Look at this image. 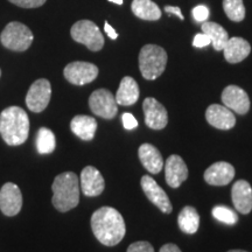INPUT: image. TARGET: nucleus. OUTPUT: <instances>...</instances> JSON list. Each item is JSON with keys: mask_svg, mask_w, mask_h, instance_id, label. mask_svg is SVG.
Returning a JSON list of instances; mask_svg holds the SVG:
<instances>
[{"mask_svg": "<svg viewBox=\"0 0 252 252\" xmlns=\"http://www.w3.org/2000/svg\"><path fill=\"white\" fill-rule=\"evenodd\" d=\"M91 229L96 238L105 247L121 243L126 232L121 213L111 207H102L91 216Z\"/></svg>", "mask_w": 252, "mask_h": 252, "instance_id": "obj_1", "label": "nucleus"}, {"mask_svg": "<svg viewBox=\"0 0 252 252\" xmlns=\"http://www.w3.org/2000/svg\"><path fill=\"white\" fill-rule=\"evenodd\" d=\"M0 134L9 146H19L30 134V118L24 109L9 106L0 113Z\"/></svg>", "mask_w": 252, "mask_h": 252, "instance_id": "obj_2", "label": "nucleus"}, {"mask_svg": "<svg viewBox=\"0 0 252 252\" xmlns=\"http://www.w3.org/2000/svg\"><path fill=\"white\" fill-rule=\"evenodd\" d=\"M52 202L59 212L67 213L80 202V180L74 172H64L56 176L52 186Z\"/></svg>", "mask_w": 252, "mask_h": 252, "instance_id": "obj_3", "label": "nucleus"}, {"mask_svg": "<svg viewBox=\"0 0 252 252\" xmlns=\"http://www.w3.org/2000/svg\"><path fill=\"white\" fill-rule=\"evenodd\" d=\"M167 64V53L157 45H146L139 53V69L144 78L153 81L161 76Z\"/></svg>", "mask_w": 252, "mask_h": 252, "instance_id": "obj_4", "label": "nucleus"}, {"mask_svg": "<svg viewBox=\"0 0 252 252\" xmlns=\"http://www.w3.org/2000/svg\"><path fill=\"white\" fill-rule=\"evenodd\" d=\"M33 33L30 28L18 21L9 23L0 34V41L2 46L14 52L27 50L33 42Z\"/></svg>", "mask_w": 252, "mask_h": 252, "instance_id": "obj_5", "label": "nucleus"}, {"mask_svg": "<svg viewBox=\"0 0 252 252\" xmlns=\"http://www.w3.org/2000/svg\"><path fill=\"white\" fill-rule=\"evenodd\" d=\"M71 37L93 52H98L104 46V37L98 26L90 20L77 21L70 31Z\"/></svg>", "mask_w": 252, "mask_h": 252, "instance_id": "obj_6", "label": "nucleus"}, {"mask_svg": "<svg viewBox=\"0 0 252 252\" xmlns=\"http://www.w3.org/2000/svg\"><path fill=\"white\" fill-rule=\"evenodd\" d=\"M52 96V86L46 78H40L32 84L26 94V104L32 112H42L48 106Z\"/></svg>", "mask_w": 252, "mask_h": 252, "instance_id": "obj_7", "label": "nucleus"}, {"mask_svg": "<svg viewBox=\"0 0 252 252\" xmlns=\"http://www.w3.org/2000/svg\"><path fill=\"white\" fill-rule=\"evenodd\" d=\"M89 106L94 115L105 119H112L118 112L115 96L106 89L94 91L89 98Z\"/></svg>", "mask_w": 252, "mask_h": 252, "instance_id": "obj_8", "label": "nucleus"}, {"mask_svg": "<svg viewBox=\"0 0 252 252\" xmlns=\"http://www.w3.org/2000/svg\"><path fill=\"white\" fill-rule=\"evenodd\" d=\"M63 74L69 83L75 86H84L96 80L98 76V68L93 63L76 61L65 65Z\"/></svg>", "mask_w": 252, "mask_h": 252, "instance_id": "obj_9", "label": "nucleus"}, {"mask_svg": "<svg viewBox=\"0 0 252 252\" xmlns=\"http://www.w3.org/2000/svg\"><path fill=\"white\" fill-rule=\"evenodd\" d=\"M141 188H143L145 195L157 208H159L162 213L171 214L173 210L172 203L167 196L166 191L153 180L152 176L144 175L140 180Z\"/></svg>", "mask_w": 252, "mask_h": 252, "instance_id": "obj_10", "label": "nucleus"}, {"mask_svg": "<svg viewBox=\"0 0 252 252\" xmlns=\"http://www.w3.org/2000/svg\"><path fill=\"white\" fill-rule=\"evenodd\" d=\"M23 207V194L15 184L7 182L0 189V210L6 216H15Z\"/></svg>", "mask_w": 252, "mask_h": 252, "instance_id": "obj_11", "label": "nucleus"}, {"mask_svg": "<svg viewBox=\"0 0 252 252\" xmlns=\"http://www.w3.org/2000/svg\"><path fill=\"white\" fill-rule=\"evenodd\" d=\"M143 109L145 113V124L152 130H162L168 123L167 110L156 98L149 97L144 100Z\"/></svg>", "mask_w": 252, "mask_h": 252, "instance_id": "obj_12", "label": "nucleus"}, {"mask_svg": "<svg viewBox=\"0 0 252 252\" xmlns=\"http://www.w3.org/2000/svg\"><path fill=\"white\" fill-rule=\"evenodd\" d=\"M81 190L88 197L98 196L103 193L105 182H104L103 175L97 168L93 166L84 167L81 173L80 178Z\"/></svg>", "mask_w": 252, "mask_h": 252, "instance_id": "obj_13", "label": "nucleus"}, {"mask_svg": "<svg viewBox=\"0 0 252 252\" xmlns=\"http://www.w3.org/2000/svg\"><path fill=\"white\" fill-rule=\"evenodd\" d=\"M222 102L226 108L238 115H245L250 110V98L248 94L237 86H229L223 90Z\"/></svg>", "mask_w": 252, "mask_h": 252, "instance_id": "obj_14", "label": "nucleus"}, {"mask_svg": "<svg viewBox=\"0 0 252 252\" xmlns=\"http://www.w3.org/2000/svg\"><path fill=\"white\" fill-rule=\"evenodd\" d=\"M166 182L169 187L179 188L188 178V168L180 156L173 154L165 163Z\"/></svg>", "mask_w": 252, "mask_h": 252, "instance_id": "obj_15", "label": "nucleus"}, {"mask_svg": "<svg viewBox=\"0 0 252 252\" xmlns=\"http://www.w3.org/2000/svg\"><path fill=\"white\" fill-rule=\"evenodd\" d=\"M206 119L219 130H230L236 125V117L226 106L212 104L206 111Z\"/></svg>", "mask_w": 252, "mask_h": 252, "instance_id": "obj_16", "label": "nucleus"}, {"mask_svg": "<svg viewBox=\"0 0 252 252\" xmlns=\"http://www.w3.org/2000/svg\"><path fill=\"white\" fill-rule=\"evenodd\" d=\"M235 168L231 163L220 161L213 163L204 172V180L212 186H226L234 180Z\"/></svg>", "mask_w": 252, "mask_h": 252, "instance_id": "obj_17", "label": "nucleus"}, {"mask_svg": "<svg viewBox=\"0 0 252 252\" xmlns=\"http://www.w3.org/2000/svg\"><path fill=\"white\" fill-rule=\"evenodd\" d=\"M232 202L236 210L247 215L252 210V188L245 180H238L231 190Z\"/></svg>", "mask_w": 252, "mask_h": 252, "instance_id": "obj_18", "label": "nucleus"}, {"mask_svg": "<svg viewBox=\"0 0 252 252\" xmlns=\"http://www.w3.org/2000/svg\"><path fill=\"white\" fill-rule=\"evenodd\" d=\"M224 58L229 63H239L250 55L251 46L242 37H230L224 48Z\"/></svg>", "mask_w": 252, "mask_h": 252, "instance_id": "obj_19", "label": "nucleus"}, {"mask_svg": "<svg viewBox=\"0 0 252 252\" xmlns=\"http://www.w3.org/2000/svg\"><path fill=\"white\" fill-rule=\"evenodd\" d=\"M139 159L147 172L158 174L163 167V159L161 153L156 146L151 144H143L138 151Z\"/></svg>", "mask_w": 252, "mask_h": 252, "instance_id": "obj_20", "label": "nucleus"}, {"mask_svg": "<svg viewBox=\"0 0 252 252\" xmlns=\"http://www.w3.org/2000/svg\"><path fill=\"white\" fill-rule=\"evenodd\" d=\"M115 98L118 105L123 106H130L137 103L139 98V87L135 80L130 76L123 78Z\"/></svg>", "mask_w": 252, "mask_h": 252, "instance_id": "obj_21", "label": "nucleus"}, {"mask_svg": "<svg viewBox=\"0 0 252 252\" xmlns=\"http://www.w3.org/2000/svg\"><path fill=\"white\" fill-rule=\"evenodd\" d=\"M70 128L72 133L84 141H90L94 139L97 130V122L90 116L80 115L72 118L70 123Z\"/></svg>", "mask_w": 252, "mask_h": 252, "instance_id": "obj_22", "label": "nucleus"}, {"mask_svg": "<svg viewBox=\"0 0 252 252\" xmlns=\"http://www.w3.org/2000/svg\"><path fill=\"white\" fill-rule=\"evenodd\" d=\"M131 8L135 17L143 20L156 21L161 18V11L159 6L152 0H133Z\"/></svg>", "mask_w": 252, "mask_h": 252, "instance_id": "obj_23", "label": "nucleus"}, {"mask_svg": "<svg viewBox=\"0 0 252 252\" xmlns=\"http://www.w3.org/2000/svg\"><path fill=\"white\" fill-rule=\"evenodd\" d=\"M201 28H202L203 33L208 35L210 41H212L214 49L217 50V52L223 50L229 40L228 32L220 26V25L212 23V21H204Z\"/></svg>", "mask_w": 252, "mask_h": 252, "instance_id": "obj_24", "label": "nucleus"}, {"mask_svg": "<svg viewBox=\"0 0 252 252\" xmlns=\"http://www.w3.org/2000/svg\"><path fill=\"white\" fill-rule=\"evenodd\" d=\"M178 223L181 231H184L185 234H195L200 225V216L196 209L194 207H185L179 214Z\"/></svg>", "mask_w": 252, "mask_h": 252, "instance_id": "obj_25", "label": "nucleus"}, {"mask_svg": "<svg viewBox=\"0 0 252 252\" xmlns=\"http://www.w3.org/2000/svg\"><path fill=\"white\" fill-rule=\"evenodd\" d=\"M56 147L55 135L47 127L39 128L36 134V149L40 154H50Z\"/></svg>", "mask_w": 252, "mask_h": 252, "instance_id": "obj_26", "label": "nucleus"}, {"mask_svg": "<svg viewBox=\"0 0 252 252\" xmlns=\"http://www.w3.org/2000/svg\"><path fill=\"white\" fill-rule=\"evenodd\" d=\"M223 9L230 20L239 23L245 18L243 0H223Z\"/></svg>", "mask_w": 252, "mask_h": 252, "instance_id": "obj_27", "label": "nucleus"}, {"mask_svg": "<svg viewBox=\"0 0 252 252\" xmlns=\"http://www.w3.org/2000/svg\"><path fill=\"white\" fill-rule=\"evenodd\" d=\"M213 216L217 220L228 225H234L238 222V216L234 210L225 206H216L213 208Z\"/></svg>", "mask_w": 252, "mask_h": 252, "instance_id": "obj_28", "label": "nucleus"}, {"mask_svg": "<svg viewBox=\"0 0 252 252\" xmlns=\"http://www.w3.org/2000/svg\"><path fill=\"white\" fill-rule=\"evenodd\" d=\"M126 252H154V248L152 244L149 243V242H135V243H132L130 247L127 248V251Z\"/></svg>", "mask_w": 252, "mask_h": 252, "instance_id": "obj_29", "label": "nucleus"}, {"mask_svg": "<svg viewBox=\"0 0 252 252\" xmlns=\"http://www.w3.org/2000/svg\"><path fill=\"white\" fill-rule=\"evenodd\" d=\"M12 4L23 8H36L42 6L47 0H9Z\"/></svg>", "mask_w": 252, "mask_h": 252, "instance_id": "obj_30", "label": "nucleus"}, {"mask_svg": "<svg viewBox=\"0 0 252 252\" xmlns=\"http://www.w3.org/2000/svg\"><path fill=\"white\" fill-rule=\"evenodd\" d=\"M193 17L197 23H204L209 18V9L207 6L198 5L193 9Z\"/></svg>", "mask_w": 252, "mask_h": 252, "instance_id": "obj_31", "label": "nucleus"}, {"mask_svg": "<svg viewBox=\"0 0 252 252\" xmlns=\"http://www.w3.org/2000/svg\"><path fill=\"white\" fill-rule=\"evenodd\" d=\"M122 121H123V125H124L126 130H133V128H135L138 126L137 119L133 117V115H131V113L128 112H126L123 115Z\"/></svg>", "mask_w": 252, "mask_h": 252, "instance_id": "obj_32", "label": "nucleus"}, {"mask_svg": "<svg viewBox=\"0 0 252 252\" xmlns=\"http://www.w3.org/2000/svg\"><path fill=\"white\" fill-rule=\"evenodd\" d=\"M209 43H212V41H210L209 37H208V35H206L204 33L196 34L193 40V46L197 47V48H203V47L208 46Z\"/></svg>", "mask_w": 252, "mask_h": 252, "instance_id": "obj_33", "label": "nucleus"}, {"mask_svg": "<svg viewBox=\"0 0 252 252\" xmlns=\"http://www.w3.org/2000/svg\"><path fill=\"white\" fill-rule=\"evenodd\" d=\"M104 30H105V33L108 34L109 37L111 40H116L118 37L117 32L115 31V28H113L111 25L108 23V21H105V24H104Z\"/></svg>", "mask_w": 252, "mask_h": 252, "instance_id": "obj_34", "label": "nucleus"}, {"mask_svg": "<svg viewBox=\"0 0 252 252\" xmlns=\"http://www.w3.org/2000/svg\"><path fill=\"white\" fill-rule=\"evenodd\" d=\"M165 11L169 14H175L176 17L180 18V20H184L185 19L184 15H182V13H181L180 7H175V6H166Z\"/></svg>", "mask_w": 252, "mask_h": 252, "instance_id": "obj_35", "label": "nucleus"}, {"mask_svg": "<svg viewBox=\"0 0 252 252\" xmlns=\"http://www.w3.org/2000/svg\"><path fill=\"white\" fill-rule=\"evenodd\" d=\"M160 252H181V250L178 248V245L168 243V244H165L163 247H161V249H160Z\"/></svg>", "mask_w": 252, "mask_h": 252, "instance_id": "obj_36", "label": "nucleus"}, {"mask_svg": "<svg viewBox=\"0 0 252 252\" xmlns=\"http://www.w3.org/2000/svg\"><path fill=\"white\" fill-rule=\"evenodd\" d=\"M110 2H115V4L117 5H122L123 2H124V0H109Z\"/></svg>", "mask_w": 252, "mask_h": 252, "instance_id": "obj_37", "label": "nucleus"}, {"mask_svg": "<svg viewBox=\"0 0 252 252\" xmlns=\"http://www.w3.org/2000/svg\"><path fill=\"white\" fill-rule=\"evenodd\" d=\"M228 252H248V251H244V250H230Z\"/></svg>", "mask_w": 252, "mask_h": 252, "instance_id": "obj_38", "label": "nucleus"}, {"mask_svg": "<svg viewBox=\"0 0 252 252\" xmlns=\"http://www.w3.org/2000/svg\"><path fill=\"white\" fill-rule=\"evenodd\" d=\"M0 76H1V70H0Z\"/></svg>", "mask_w": 252, "mask_h": 252, "instance_id": "obj_39", "label": "nucleus"}]
</instances>
